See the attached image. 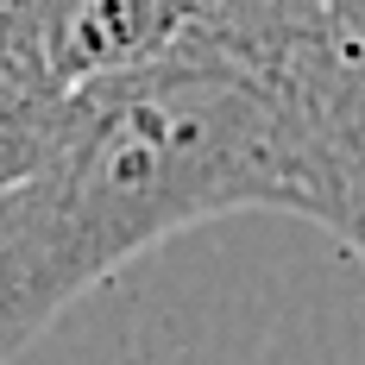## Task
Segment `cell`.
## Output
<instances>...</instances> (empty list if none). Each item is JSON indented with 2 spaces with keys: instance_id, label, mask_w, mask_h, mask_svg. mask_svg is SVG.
<instances>
[{
  "instance_id": "obj_1",
  "label": "cell",
  "mask_w": 365,
  "mask_h": 365,
  "mask_svg": "<svg viewBox=\"0 0 365 365\" xmlns=\"http://www.w3.org/2000/svg\"><path fill=\"white\" fill-rule=\"evenodd\" d=\"M353 57L284 0L252 26H202L170 57L82 88L44 170L0 202V359L195 220L290 208L340 240L334 88Z\"/></svg>"
},
{
  "instance_id": "obj_2",
  "label": "cell",
  "mask_w": 365,
  "mask_h": 365,
  "mask_svg": "<svg viewBox=\"0 0 365 365\" xmlns=\"http://www.w3.org/2000/svg\"><path fill=\"white\" fill-rule=\"evenodd\" d=\"M70 101L76 95L57 76L44 19L19 0H0V202H13L44 170Z\"/></svg>"
},
{
  "instance_id": "obj_3",
  "label": "cell",
  "mask_w": 365,
  "mask_h": 365,
  "mask_svg": "<svg viewBox=\"0 0 365 365\" xmlns=\"http://www.w3.org/2000/svg\"><path fill=\"white\" fill-rule=\"evenodd\" d=\"M296 6H302L328 38H340L346 51L365 57V0H296Z\"/></svg>"
},
{
  "instance_id": "obj_4",
  "label": "cell",
  "mask_w": 365,
  "mask_h": 365,
  "mask_svg": "<svg viewBox=\"0 0 365 365\" xmlns=\"http://www.w3.org/2000/svg\"><path fill=\"white\" fill-rule=\"evenodd\" d=\"M19 6H32L38 19H44V13H51V6H57V0H19Z\"/></svg>"
}]
</instances>
